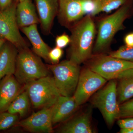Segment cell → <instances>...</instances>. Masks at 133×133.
I'll return each mask as SVG.
<instances>
[{"mask_svg":"<svg viewBox=\"0 0 133 133\" xmlns=\"http://www.w3.org/2000/svg\"><path fill=\"white\" fill-rule=\"evenodd\" d=\"M44 34L50 33L55 17L57 15L58 0H35Z\"/></svg>","mask_w":133,"mask_h":133,"instance_id":"7c38bea8","label":"cell"},{"mask_svg":"<svg viewBox=\"0 0 133 133\" xmlns=\"http://www.w3.org/2000/svg\"><path fill=\"white\" fill-rule=\"evenodd\" d=\"M82 9L85 15H96L97 5L95 0H81Z\"/></svg>","mask_w":133,"mask_h":133,"instance_id":"d4e9b609","label":"cell"},{"mask_svg":"<svg viewBox=\"0 0 133 133\" xmlns=\"http://www.w3.org/2000/svg\"><path fill=\"white\" fill-rule=\"evenodd\" d=\"M78 107L73 96L67 97L61 95L52 107V124H57L66 120Z\"/></svg>","mask_w":133,"mask_h":133,"instance_id":"9a60e30c","label":"cell"},{"mask_svg":"<svg viewBox=\"0 0 133 133\" xmlns=\"http://www.w3.org/2000/svg\"><path fill=\"white\" fill-rule=\"evenodd\" d=\"M49 71L41 57L28 48L19 50L14 75L21 84L49 76Z\"/></svg>","mask_w":133,"mask_h":133,"instance_id":"3957f363","label":"cell"},{"mask_svg":"<svg viewBox=\"0 0 133 133\" xmlns=\"http://www.w3.org/2000/svg\"><path fill=\"white\" fill-rule=\"evenodd\" d=\"M17 3L13 2L6 9L0 10V38L12 43L18 50L28 47L19 31L16 16Z\"/></svg>","mask_w":133,"mask_h":133,"instance_id":"ba28073f","label":"cell"},{"mask_svg":"<svg viewBox=\"0 0 133 133\" xmlns=\"http://www.w3.org/2000/svg\"><path fill=\"white\" fill-rule=\"evenodd\" d=\"M14 0H0V10L6 9L9 7L13 2Z\"/></svg>","mask_w":133,"mask_h":133,"instance_id":"f546056e","label":"cell"},{"mask_svg":"<svg viewBox=\"0 0 133 133\" xmlns=\"http://www.w3.org/2000/svg\"><path fill=\"white\" fill-rule=\"evenodd\" d=\"M119 132L121 133H133V129L127 128L121 129Z\"/></svg>","mask_w":133,"mask_h":133,"instance_id":"4dcf8cb0","label":"cell"},{"mask_svg":"<svg viewBox=\"0 0 133 133\" xmlns=\"http://www.w3.org/2000/svg\"><path fill=\"white\" fill-rule=\"evenodd\" d=\"M16 16L20 29L40 23L35 5L31 0H19L17 5Z\"/></svg>","mask_w":133,"mask_h":133,"instance_id":"2e32d148","label":"cell"},{"mask_svg":"<svg viewBox=\"0 0 133 133\" xmlns=\"http://www.w3.org/2000/svg\"><path fill=\"white\" fill-rule=\"evenodd\" d=\"M62 133H92L94 132L92 125L90 112L83 113L65 124L59 129Z\"/></svg>","mask_w":133,"mask_h":133,"instance_id":"ac0fdd59","label":"cell"},{"mask_svg":"<svg viewBox=\"0 0 133 133\" xmlns=\"http://www.w3.org/2000/svg\"><path fill=\"white\" fill-rule=\"evenodd\" d=\"M119 104L133 97V68L121 72L116 79Z\"/></svg>","mask_w":133,"mask_h":133,"instance_id":"d6986e66","label":"cell"},{"mask_svg":"<svg viewBox=\"0 0 133 133\" xmlns=\"http://www.w3.org/2000/svg\"><path fill=\"white\" fill-rule=\"evenodd\" d=\"M88 61L87 67L107 81L116 79L122 72L133 68L132 62L101 53L92 56Z\"/></svg>","mask_w":133,"mask_h":133,"instance_id":"52a82bcc","label":"cell"},{"mask_svg":"<svg viewBox=\"0 0 133 133\" xmlns=\"http://www.w3.org/2000/svg\"><path fill=\"white\" fill-rule=\"evenodd\" d=\"M92 96L91 99L92 105L99 110L108 125L112 126L118 119L119 111L116 79L109 80Z\"/></svg>","mask_w":133,"mask_h":133,"instance_id":"5b68a950","label":"cell"},{"mask_svg":"<svg viewBox=\"0 0 133 133\" xmlns=\"http://www.w3.org/2000/svg\"><path fill=\"white\" fill-rule=\"evenodd\" d=\"M16 1H19V0H16Z\"/></svg>","mask_w":133,"mask_h":133,"instance_id":"d6a6232c","label":"cell"},{"mask_svg":"<svg viewBox=\"0 0 133 133\" xmlns=\"http://www.w3.org/2000/svg\"><path fill=\"white\" fill-rule=\"evenodd\" d=\"M48 68L53 73L55 84L61 95L73 96L81 72L79 65L69 59L49 65Z\"/></svg>","mask_w":133,"mask_h":133,"instance_id":"8992f818","label":"cell"},{"mask_svg":"<svg viewBox=\"0 0 133 133\" xmlns=\"http://www.w3.org/2000/svg\"><path fill=\"white\" fill-rule=\"evenodd\" d=\"M117 123L121 129H133V117L120 118L118 120Z\"/></svg>","mask_w":133,"mask_h":133,"instance_id":"83f0119b","label":"cell"},{"mask_svg":"<svg viewBox=\"0 0 133 133\" xmlns=\"http://www.w3.org/2000/svg\"><path fill=\"white\" fill-rule=\"evenodd\" d=\"M19 117L17 114L8 112H0V131L6 130L17 123Z\"/></svg>","mask_w":133,"mask_h":133,"instance_id":"7402d4cb","label":"cell"},{"mask_svg":"<svg viewBox=\"0 0 133 133\" xmlns=\"http://www.w3.org/2000/svg\"><path fill=\"white\" fill-rule=\"evenodd\" d=\"M24 89L36 108L52 107L61 96L54 78L49 76L26 84Z\"/></svg>","mask_w":133,"mask_h":133,"instance_id":"277c9868","label":"cell"},{"mask_svg":"<svg viewBox=\"0 0 133 133\" xmlns=\"http://www.w3.org/2000/svg\"><path fill=\"white\" fill-rule=\"evenodd\" d=\"M109 56L133 63V47L123 45L118 49L111 52Z\"/></svg>","mask_w":133,"mask_h":133,"instance_id":"603a6c76","label":"cell"},{"mask_svg":"<svg viewBox=\"0 0 133 133\" xmlns=\"http://www.w3.org/2000/svg\"><path fill=\"white\" fill-rule=\"evenodd\" d=\"M133 117V98L119 105L118 119Z\"/></svg>","mask_w":133,"mask_h":133,"instance_id":"cb8c5ba5","label":"cell"},{"mask_svg":"<svg viewBox=\"0 0 133 133\" xmlns=\"http://www.w3.org/2000/svg\"><path fill=\"white\" fill-rule=\"evenodd\" d=\"M131 6L125 4L113 14L101 19L93 52L101 54L109 48L116 33L124 28V22L130 13Z\"/></svg>","mask_w":133,"mask_h":133,"instance_id":"7a4b0ae2","label":"cell"},{"mask_svg":"<svg viewBox=\"0 0 133 133\" xmlns=\"http://www.w3.org/2000/svg\"><path fill=\"white\" fill-rule=\"evenodd\" d=\"M19 50L6 41L0 49V81L5 76L14 75Z\"/></svg>","mask_w":133,"mask_h":133,"instance_id":"5bb4252c","label":"cell"},{"mask_svg":"<svg viewBox=\"0 0 133 133\" xmlns=\"http://www.w3.org/2000/svg\"><path fill=\"white\" fill-rule=\"evenodd\" d=\"M107 81L88 67L81 70L77 88L73 95L77 105L79 107L85 103Z\"/></svg>","mask_w":133,"mask_h":133,"instance_id":"9c48e42d","label":"cell"},{"mask_svg":"<svg viewBox=\"0 0 133 133\" xmlns=\"http://www.w3.org/2000/svg\"><path fill=\"white\" fill-rule=\"evenodd\" d=\"M55 42L56 47L63 49L70 44V37L66 33H64L56 37Z\"/></svg>","mask_w":133,"mask_h":133,"instance_id":"4316f807","label":"cell"},{"mask_svg":"<svg viewBox=\"0 0 133 133\" xmlns=\"http://www.w3.org/2000/svg\"><path fill=\"white\" fill-rule=\"evenodd\" d=\"M19 125L31 132H52V107L42 108L20 122Z\"/></svg>","mask_w":133,"mask_h":133,"instance_id":"30bf717a","label":"cell"},{"mask_svg":"<svg viewBox=\"0 0 133 133\" xmlns=\"http://www.w3.org/2000/svg\"><path fill=\"white\" fill-rule=\"evenodd\" d=\"M22 91L21 84L14 75L3 78L0 81V112L7 111L10 104Z\"/></svg>","mask_w":133,"mask_h":133,"instance_id":"4fadbf2b","label":"cell"},{"mask_svg":"<svg viewBox=\"0 0 133 133\" xmlns=\"http://www.w3.org/2000/svg\"><path fill=\"white\" fill-rule=\"evenodd\" d=\"M23 91L10 105L8 112L24 117L28 112L30 99L26 90Z\"/></svg>","mask_w":133,"mask_h":133,"instance_id":"ffe728a7","label":"cell"},{"mask_svg":"<svg viewBox=\"0 0 133 133\" xmlns=\"http://www.w3.org/2000/svg\"><path fill=\"white\" fill-rule=\"evenodd\" d=\"M125 45L129 47H133V33L128 34L124 38Z\"/></svg>","mask_w":133,"mask_h":133,"instance_id":"f1b7e54d","label":"cell"},{"mask_svg":"<svg viewBox=\"0 0 133 133\" xmlns=\"http://www.w3.org/2000/svg\"><path fill=\"white\" fill-rule=\"evenodd\" d=\"M127 0H95L96 15L101 12L109 13L118 9L125 4Z\"/></svg>","mask_w":133,"mask_h":133,"instance_id":"44dd1931","label":"cell"},{"mask_svg":"<svg viewBox=\"0 0 133 133\" xmlns=\"http://www.w3.org/2000/svg\"><path fill=\"white\" fill-rule=\"evenodd\" d=\"M84 15L81 0H58L57 16L63 26L71 28Z\"/></svg>","mask_w":133,"mask_h":133,"instance_id":"8fae6325","label":"cell"},{"mask_svg":"<svg viewBox=\"0 0 133 133\" xmlns=\"http://www.w3.org/2000/svg\"><path fill=\"white\" fill-rule=\"evenodd\" d=\"M69 59L80 65L92 56L96 28L90 15H85L71 28Z\"/></svg>","mask_w":133,"mask_h":133,"instance_id":"6da1fadb","label":"cell"},{"mask_svg":"<svg viewBox=\"0 0 133 133\" xmlns=\"http://www.w3.org/2000/svg\"><path fill=\"white\" fill-rule=\"evenodd\" d=\"M63 54V51L61 48L56 46L55 48L51 49L49 54L50 62H51L52 64L58 63Z\"/></svg>","mask_w":133,"mask_h":133,"instance_id":"484cf974","label":"cell"},{"mask_svg":"<svg viewBox=\"0 0 133 133\" xmlns=\"http://www.w3.org/2000/svg\"><path fill=\"white\" fill-rule=\"evenodd\" d=\"M6 41V40H4V39L0 38V49Z\"/></svg>","mask_w":133,"mask_h":133,"instance_id":"1f68e13d","label":"cell"},{"mask_svg":"<svg viewBox=\"0 0 133 133\" xmlns=\"http://www.w3.org/2000/svg\"><path fill=\"white\" fill-rule=\"evenodd\" d=\"M20 29L29 40L33 52L46 62H50L49 54L51 49L41 37L37 29V24L24 27Z\"/></svg>","mask_w":133,"mask_h":133,"instance_id":"e0dca14e","label":"cell"}]
</instances>
